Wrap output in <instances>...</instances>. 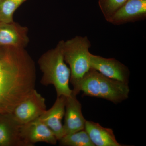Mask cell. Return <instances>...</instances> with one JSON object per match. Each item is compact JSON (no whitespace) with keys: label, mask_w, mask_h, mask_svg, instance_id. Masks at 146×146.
Masks as SVG:
<instances>
[{"label":"cell","mask_w":146,"mask_h":146,"mask_svg":"<svg viewBox=\"0 0 146 146\" xmlns=\"http://www.w3.org/2000/svg\"><path fill=\"white\" fill-rule=\"evenodd\" d=\"M84 130L95 146H125L118 143L112 129L103 127L98 123L86 120Z\"/></svg>","instance_id":"4fadbf2b"},{"label":"cell","mask_w":146,"mask_h":146,"mask_svg":"<svg viewBox=\"0 0 146 146\" xmlns=\"http://www.w3.org/2000/svg\"><path fill=\"white\" fill-rule=\"evenodd\" d=\"M20 131L26 146H33L39 142L54 145L58 141L52 131L39 118L21 125Z\"/></svg>","instance_id":"52a82bcc"},{"label":"cell","mask_w":146,"mask_h":146,"mask_svg":"<svg viewBox=\"0 0 146 146\" xmlns=\"http://www.w3.org/2000/svg\"><path fill=\"white\" fill-rule=\"evenodd\" d=\"M128 0H98L99 5L106 21Z\"/></svg>","instance_id":"2e32d148"},{"label":"cell","mask_w":146,"mask_h":146,"mask_svg":"<svg viewBox=\"0 0 146 146\" xmlns=\"http://www.w3.org/2000/svg\"><path fill=\"white\" fill-rule=\"evenodd\" d=\"M90 65L91 69L105 76L128 84L130 74L128 68L115 58H105L91 53Z\"/></svg>","instance_id":"8992f818"},{"label":"cell","mask_w":146,"mask_h":146,"mask_svg":"<svg viewBox=\"0 0 146 146\" xmlns=\"http://www.w3.org/2000/svg\"><path fill=\"white\" fill-rule=\"evenodd\" d=\"M27 0H0V22H13L14 12Z\"/></svg>","instance_id":"9a60e30c"},{"label":"cell","mask_w":146,"mask_h":146,"mask_svg":"<svg viewBox=\"0 0 146 146\" xmlns=\"http://www.w3.org/2000/svg\"><path fill=\"white\" fill-rule=\"evenodd\" d=\"M146 16V0H128L108 20L115 25L134 22Z\"/></svg>","instance_id":"30bf717a"},{"label":"cell","mask_w":146,"mask_h":146,"mask_svg":"<svg viewBox=\"0 0 146 146\" xmlns=\"http://www.w3.org/2000/svg\"><path fill=\"white\" fill-rule=\"evenodd\" d=\"M58 141L60 146H95L84 129L65 135Z\"/></svg>","instance_id":"5bb4252c"},{"label":"cell","mask_w":146,"mask_h":146,"mask_svg":"<svg viewBox=\"0 0 146 146\" xmlns=\"http://www.w3.org/2000/svg\"><path fill=\"white\" fill-rule=\"evenodd\" d=\"M46 110L45 98L35 89L11 114L16 122L23 125L38 119Z\"/></svg>","instance_id":"5b68a950"},{"label":"cell","mask_w":146,"mask_h":146,"mask_svg":"<svg viewBox=\"0 0 146 146\" xmlns=\"http://www.w3.org/2000/svg\"><path fill=\"white\" fill-rule=\"evenodd\" d=\"M64 42L63 40L60 41L55 48L42 54L38 63L43 74L41 83L45 86L53 85L57 97H68L72 93L69 86L70 70L63 56Z\"/></svg>","instance_id":"7a4b0ae2"},{"label":"cell","mask_w":146,"mask_h":146,"mask_svg":"<svg viewBox=\"0 0 146 146\" xmlns=\"http://www.w3.org/2000/svg\"><path fill=\"white\" fill-rule=\"evenodd\" d=\"M66 97H57L52 107L46 110L39 118L52 131L58 141L64 136L62 120L65 115Z\"/></svg>","instance_id":"8fae6325"},{"label":"cell","mask_w":146,"mask_h":146,"mask_svg":"<svg viewBox=\"0 0 146 146\" xmlns=\"http://www.w3.org/2000/svg\"><path fill=\"white\" fill-rule=\"evenodd\" d=\"M28 29L16 22H0V46L25 48L29 39Z\"/></svg>","instance_id":"9c48e42d"},{"label":"cell","mask_w":146,"mask_h":146,"mask_svg":"<svg viewBox=\"0 0 146 146\" xmlns=\"http://www.w3.org/2000/svg\"><path fill=\"white\" fill-rule=\"evenodd\" d=\"M33 59L25 48L0 46V115L12 113L35 89Z\"/></svg>","instance_id":"6da1fadb"},{"label":"cell","mask_w":146,"mask_h":146,"mask_svg":"<svg viewBox=\"0 0 146 146\" xmlns=\"http://www.w3.org/2000/svg\"><path fill=\"white\" fill-rule=\"evenodd\" d=\"M128 84L105 76L98 71L91 69L80 84L79 93L83 96L107 100L115 104L127 99L129 95Z\"/></svg>","instance_id":"3957f363"},{"label":"cell","mask_w":146,"mask_h":146,"mask_svg":"<svg viewBox=\"0 0 146 146\" xmlns=\"http://www.w3.org/2000/svg\"><path fill=\"white\" fill-rule=\"evenodd\" d=\"M86 120L82 112V105L73 94L66 97L64 123V136L84 130Z\"/></svg>","instance_id":"ba28073f"},{"label":"cell","mask_w":146,"mask_h":146,"mask_svg":"<svg viewBox=\"0 0 146 146\" xmlns=\"http://www.w3.org/2000/svg\"><path fill=\"white\" fill-rule=\"evenodd\" d=\"M91 43L87 36H76L64 41L63 53L65 63L71 71L70 82L73 86V93L77 95L78 88L84 77L90 69L89 48Z\"/></svg>","instance_id":"277c9868"},{"label":"cell","mask_w":146,"mask_h":146,"mask_svg":"<svg viewBox=\"0 0 146 146\" xmlns=\"http://www.w3.org/2000/svg\"><path fill=\"white\" fill-rule=\"evenodd\" d=\"M21 126L11 113L0 115V146H26L21 138Z\"/></svg>","instance_id":"7c38bea8"}]
</instances>
